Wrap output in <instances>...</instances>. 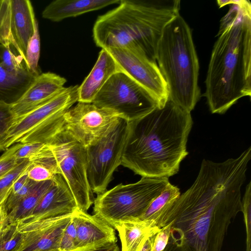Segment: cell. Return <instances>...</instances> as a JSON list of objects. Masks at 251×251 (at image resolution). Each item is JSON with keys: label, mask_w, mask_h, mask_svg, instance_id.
Returning a JSON list of instances; mask_svg holds the SVG:
<instances>
[{"label": "cell", "mask_w": 251, "mask_h": 251, "mask_svg": "<svg viewBox=\"0 0 251 251\" xmlns=\"http://www.w3.org/2000/svg\"><path fill=\"white\" fill-rule=\"evenodd\" d=\"M250 151L221 162L204 159L191 186L154 224H171L164 251H221L229 226L241 211V188Z\"/></svg>", "instance_id": "obj_1"}, {"label": "cell", "mask_w": 251, "mask_h": 251, "mask_svg": "<svg viewBox=\"0 0 251 251\" xmlns=\"http://www.w3.org/2000/svg\"><path fill=\"white\" fill-rule=\"evenodd\" d=\"M229 5L220 21L205 81L211 112L225 113L242 97L251 96V4L247 0H219Z\"/></svg>", "instance_id": "obj_2"}, {"label": "cell", "mask_w": 251, "mask_h": 251, "mask_svg": "<svg viewBox=\"0 0 251 251\" xmlns=\"http://www.w3.org/2000/svg\"><path fill=\"white\" fill-rule=\"evenodd\" d=\"M193 123L190 112L168 99L163 106L129 122L121 165L142 177L176 175L188 154Z\"/></svg>", "instance_id": "obj_3"}, {"label": "cell", "mask_w": 251, "mask_h": 251, "mask_svg": "<svg viewBox=\"0 0 251 251\" xmlns=\"http://www.w3.org/2000/svg\"><path fill=\"white\" fill-rule=\"evenodd\" d=\"M180 9L179 0H121L118 6L97 19L94 42L104 49L135 47L156 62L163 30Z\"/></svg>", "instance_id": "obj_4"}, {"label": "cell", "mask_w": 251, "mask_h": 251, "mask_svg": "<svg viewBox=\"0 0 251 251\" xmlns=\"http://www.w3.org/2000/svg\"><path fill=\"white\" fill-rule=\"evenodd\" d=\"M156 61L167 85L168 99L191 112L201 95L199 62L191 30L180 14L164 28Z\"/></svg>", "instance_id": "obj_5"}, {"label": "cell", "mask_w": 251, "mask_h": 251, "mask_svg": "<svg viewBox=\"0 0 251 251\" xmlns=\"http://www.w3.org/2000/svg\"><path fill=\"white\" fill-rule=\"evenodd\" d=\"M78 100V86L64 87L41 106L13 121L0 151L17 143L48 144L64 126V115Z\"/></svg>", "instance_id": "obj_6"}, {"label": "cell", "mask_w": 251, "mask_h": 251, "mask_svg": "<svg viewBox=\"0 0 251 251\" xmlns=\"http://www.w3.org/2000/svg\"><path fill=\"white\" fill-rule=\"evenodd\" d=\"M170 183L167 177H142L135 183L119 184L97 195L94 213L113 228L123 222L138 220Z\"/></svg>", "instance_id": "obj_7"}, {"label": "cell", "mask_w": 251, "mask_h": 251, "mask_svg": "<svg viewBox=\"0 0 251 251\" xmlns=\"http://www.w3.org/2000/svg\"><path fill=\"white\" fill-rule=\"evenodd\" d=\"M47 144L74 196L78 210L87 212L95 198L87 178L86 147L64 126Z\"/></svg>", "instance_id": "obj_8"}, {"label": "cell", "mask_w": 251, "mask_h": 251, "mask_svg": "<svg viewBox=\"0 0 251 251\" xmlns=\"http://www.w3.org/2000/svg\"><path fill=\"white\" fill-rule=\"evenodd\" d=\"M129 129V122L119 118L99 140L86 147L87 178L93 193L106 190L114 172L121 165Z\"/></svg>", "instance_id": "obj_9"}, {"label": "cell", "mask_w": 251, "mask_h": 251, "mask_svg": "<svg viewBox=\"0 0 251 251\" xmlns=\"http://www.w3.org/2000/svg\"><path fill=\"white\" fill-rule=\"evenodd\" d=\"M92 103L113 111L128 122L143 117L158 106L147 90L122 72L109 78Z\"/></svg>", "instance_id": "obj_10"}, {"label": "cell", "mask_w": 251, "mask_h": 251, "mask_svg": "<svg viewBox=\"0 0 251 251\" xmlns=\"http://www.w3.org/2000/svg\"><path fill=\"white\" fill-rule=\"evenodd\" d=\"M105 50L114 58L120 71L147 90L156 100L158 107L165 104L169 97L167 85L156 62L135 47Z\"/></svg>", "instance_id": "obj_11"}, {"label": "cell", "mask_w": 251, "mask_h": 251, "mask_svg": "<svg viewBox=\"0 0 251 251\" xmlns=\"http://www.w3.org/2000/svg\"><path fill=\"white\" fill-rule=\"evenodd\" d=\"M36 21L30 0H0V45L21 56L25 63Z\"/></svg>", "instance_id": "obj_12"}, {"label": "cell", "mask_w": 251, "mask_h": 251, "mask_svg": "<svg viewBox=\"0 0 251 251\" xmlns=\"http://www.w3.org/2000/svg\"><path fill=\"white\" fill-rule=\"evenodd\" d=\"M63 118L65 128L87 147L103 136L120 117L113 111L92 103L77 102Z\"/></svg>", "instance_id": "obj_13"}, {"label": "cell", "mask_w": 251, "mask_h": 251, "mask_svg": "<svg viewBox=\"0 0 251 251\" xmlns=\"http://www.w3.org/2000/svg\"><path fill=\"white\" fill-rule=\"evenodd\" d=\"M72 214L48 218L28 223L17 222L23 234L18 251H58L63 233L70 222Z\"/></svg>", "instance_id": "obj_14"}, {"label": "cell", "mask_w": 251, "mask_h": 251, "mask_svg": "<svg viewBox=\"0 0 251 251\" xmlns=\"http://www.w3.org/2000/svg\"><path fill=\"white\" fill-rule=\"evenodd\" d=\"M72 219L76 229L75 251H90L116 243L114 228L97 215L77 209Z\"/></svg>", "instance_id": "obj_15"}, {"label": "cell", "mask_w": 251, "mask_h": 251, "mask_svg": "<svg viewBox=\"0 0 251 251\" xmlns=\"http://www.w3.org/2000/svg\"><path fill=\"white\" fill-rule=\"evenodd\" d=\"M78 209L75 199L67 182L57 174L31 214L17 222L28 223L48 218L72 214Z\"/></svg>", "instance_id": "obj_16"}, {"label": "cell", "mask_w": 251, "mask_h": 251, "mask_svg": "<svg viewBox=\"0 0 251 251\" xmlns=\"http://www.w3.org/2000/svg\"><path fill=\"white\" fill-rule=\"evenodd\" d=\"M66 82L64 77L50 72L41 73L36 76L21 97L10 104L13 121L52 98L64 89Z\"/></svg>", "instance_id": "obj_17"}, {"label": "cell", "mask_w": 251, "mask_h": 251, "mask_svg": "<svg viewBox=\"0 0 251 251\" xmlns=\"http://www.w3.org/2000/svg\"><path fill=\"white\" fill-rule=\"evenodd\" d=\"M119 72L120 70L114 58L101 49L91 72L78 86V102L92 103L109 78Z\"/></svg>", "instance_id": "obj_18"}, {"label": "cell", "mask_w": 251, "mask_h": 251, "mask_svg": "<svg viewBox=\"0 0 251 251\" xmlns=\"http://www.w3.org/2000/svg\"><path fill=\"white\" fill-rule=\"evenodd\" d=\"M121 0H55L44 9L43 18L58 22L98 10L110 5L119 4Z\"/></svg>", "instance_id": "obj_19"}, {"label": "cell", "mask_w": 251, "mask_h": 251, "mask_svg": "<svg viewBox=\"0 0 251 251\" xmlns=\"http://www.w3.org/2000/svg\"><path fill=\"white\" fill-rule=\"evenodd\" d=\"M122 243V251H139L152 228L138 220L116 225Z\"/></svg>", "instance_id": "obj_20"}, {"label": "cell", "mask_w": 251, "mask_h": 251, "mask_svg": "<svg viewBox=\"0 0 251 251\" xmlns=\"http://www.w3.org/2000/svg\"><path fill=\"white\" fill-rule=\"evenodd\" d=\"M33 75H13L0 64V101L12 104L18 100L34 81Z\"/></svg>", "instance_id": "obj_21"}, {"label": "cell", "mask_w": 251, "mask_h": 251, "mask_svg": "<svg viewBox=\"0 0 251 251\" xmlns=\"http://www.w3.org/2000/svg\"><path fill=\"white\" fill-rule=\"evenodd\" d=\"M179 189L170 183L149 205L139 219L152 228L154 224L180 195Z\"/></svg>", "instance_id": "obj_22"}, {"label": "cell", "mask_w": 251, "mask_h": 251, "mask_svg": "<svg viewBox=\"0 0 251 251\" xmlns=\"http://www.w3.org/2000/svg\"><path fill=\"white\" fill-rule=\"evenodd\" d=\"M53 179L38 182L33 190L8 213L9 224L25 219L32 212L38 203L50 187Z\"/></svg>", "instance_id": "obj_23"}, {"label": "cell", "mask_w": 251, "mask_h": 251, "mask_svg": "<svg viewBox=\"0 0 251 251\" xmlns=\"http://www.w3.org/2000/svg\"><path fill=\"white\" fill-rule=\"evenodd\" d=\"M0 64L13 75L23 76L32 75L29 72L21 56L17 55L10 49L6 48L1 45H0Z\"/></svg>", "instance_id": "obj_24"}, {"label": "cell", "mask_w": 251, "mask_h": 251, "mask_svg": "<svg viewBox=\"0 0 251 251\" xmlns=\"http://www.w3.org/2000/svg\"><path fill=\"white\" fill-rule=\"evenodd\" d=\"M40 54V38L38 23L36 21L34 33L30 38L25 53V64L29 72L34 76H37L41 73L38 66Z\"/></svg>", "instance_id": "obj_25"}, {"label": "cell", "mask_w": 251, "mask_h": 251, "mask_svg": "<svg viewBox=\"0 0 251 251\" xmlns=\"http://www.w3.org/2000/svg\"><path fill=\"white\" fill-rule=\"evenodd\" d=\"M23 234L17 228V222L9 224L0 233V251H18Z\"/></svg>", "instance_id": "obj_26"}, {"label": "cell", "mask_w": 251, "mask_h": 251, "mask_svg": "<svg viewBox=\"0 0 251 251\" xmlns=\"http://www.w3.org/2000/svg\"><path fill=\"white\" fill-rule=\"evenodd\" d=\"M30 163L28 159H24L8 174L0 178V204L6 200L14 182L28 168Z\"/></svg>", "instance_id": "obj_27"}, {"label": "cell", "mask_w": 251, "mask_h": 251, "mask_svg": "<svg viewBox=\"0 0 251 251\" xmlns=\"http://www.w3.org/2000/svg\"><path fill=\"white\" fill-rule=\"evenodd\" d=\"M45 144L40 142L17 143L6 149L0 158L13 157L17 160L28 159Z\"/></svg>", "instance_id": "obj_28"}, {"label": "cell", "mask_w": 251, "mask_h": 251, "mask_svg": "<svg viewBox=\"0 0 251 251\" xmlns=\"http://www.w3.org/2000/svg\"><path fill=\"white\" fill-rule=\"evenodd\" d=\"M241 211L243 214L246 233V250L251 251V182L246 185L241 199Z\"/></svg>", "instance_id": "obj_29"}, {"label": "cell", "mask_w": 251, "mask_h": 251, "mask_svg": "<svg viewBox=\"0 0 251 251\" xmlns=\"http://www.w3.org/2000/svg\"><path fill=\"white\" fill-rule=\"evenodd\" d=\"M57 174L59 170L41 164L31 163L27 170L28 177L36 182L52 180Z\"/></svg>", "instance_id": "obj_30"}, {"label": "cell", "mask_w": 251, "mask_h": 251, "mask_svg": "<svg viewBox=\"0 0 251 251\" xmlns=\"http://www.w3.org/2000/svg\"><path fill=\"white\" fill-rule=\"evenodd\" d=\"M38 182L29 179L26 184L15 193H10L5 205L8 212L15 208L34 188Z\"/></svg>", "instance_id": "obj_31"}, {"label": "cell", "mask_w": 251, "mask_h": 251, "mask_svg": "<svg viewBox=\"0 0 251 251\" xmlns=\"http://www.w3.org/2000/svg\"><path fill=\"white\" fill-rule=\"evenodd\" d=\"M76 229L75 224L72 219L62 235L59 250L60 251H75Z\"/></svg>", "instance_id": "obj_32"}, {"label": "cell", "mask_w": 251, "mask_h": 251, "mask_svg": "<svg viewBox=\"0 0 251 251\" xmlns=\"http://www.w3.org/2000/svg\"><path fill=\"white\" fill-rule=\"evenodd\" d=\"M13 121L10 104L0 101V144L12 126Z\"/></svg>", "instance_id": "obj_33"}, {"label": "cell", "mask_w": 251, "mask_h": 251, "mask_svg": "<svg viewBox=\"0 0 251 251\" xmlns=\"http://www.w3.org/2000/svg\"><path fill=\"white\" fill-rule=\"evenodd\" d=\"M171 224L159 229L154 237L151 251H164L168 242Z\"/></svg>", "instance_id": "obj_34"}, {"label": "cell", "mask_w": 251, "mask_h": 251, "mask_svg": "<svg viewBox=\"0 0 251 251\" xmlns=\"http://www.w3.org/2000/svg\"><path fill=\"white\" fill-rule=\"evenodd\" d=\"M23 160H17L13 157L0 158V178L13 170Z\"/></svg>", "instance_id": "obj_35"}, {"label": "cell", "mask_w": 251, "mask_h": 251, "mask_svg": "<svg viewBox=\"0 0 251 251\" xmlns=\"http://www.w3.org/2000/svg\"><path fill=\"white\" fill-rule=\"evenodd\" d=\"M28 168L23 172L15 180L12 186L11 193H15L26 184L29 179L27 176Z\"/></svg>", "instance_id": "obj_36"}, {"label": "cell", "mask_w": 251, "mask_h": 251, "mask_svg": "<svg viewBox=\"0 0 251 251\" xmlns=\"http://www.w3.org/2000/svg\"><path fill=\"white\" fill-rule=\"evenodd\" d=\"M159 229L153 227L146 237L139 251H151L156 234Z\"/></svg>", "instance_id": "obj_37"}, {"label": "cell", "mask_w": 251, "mask_h": 251, "mask_svg": "<svg viewBox=\"0 0 251 251\" xmlns=\"http://www.w3.org/2000/svg\"><path fill=\"white\" fill-rule=\"evenodd\" d=\"M5 201L0 204V233L9 224L8 212L5 205Z\"/></svg>", "instance_id": "obj_38"}, {"label": "cell", "mask_w": 251, "mask_h": 251, "mask_svg": "<svg viewBox=\"0 0 251 251\" xmlns=\"http://www.w3.org/2000/svg\"></svg>", "instance_id": "obj_39"}]
</instances>
